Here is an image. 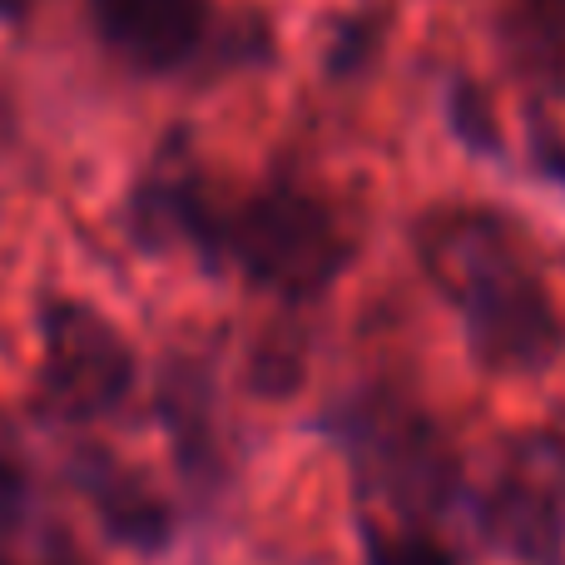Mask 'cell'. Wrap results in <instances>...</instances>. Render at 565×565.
<instances>
[{
	"label": "cell",
	"mask_w": 565,
	"mask_h": 565,
	"mask_svg": "<svg viewBox=\"0 0 565 565\" xmlns=\"http://www.w3.org/2000/svg\"><path fill=\"white\" fill-rule=\"evenodd\" d=\"M139 362L125 332L79 298L40 308V397L65 422H99L125 407Z\"/></svg>",
	"instance_id": "4"
},
{
	"label": "cell",
	"mask_w": 565,
	"mask_h": 565,
	"mask_svg": "<svg viewBox=\"0 0 565 565\" xmlns=\"http://www.w3.org/2000/svg\"><path fill=\"white\" fill-rule=\"evenodd\" d=\"M164 427L179 447V461L194 481L214 477V431H209V377L199 367H174L164 377Z\"/></svg>",
	"instance_id": "9"
},
{
	"label": "cell",
	"mask_w": 565,
	"mask_h": 565,
	"mask_svg": "<svg viewBox=\"0 0 565 565\" xmlns=\"http://www.w3.org/2000/svg\"><path fill=\"white\" fill-rule=\"evenodd\" d=\"M75 487L85 491V501L95 507V516L105 521V531L129 551H159L169 546V531H174V516L159 501V491L139 477L135 467L115 457H89L75 461Z\"/></svg>",
	"instance_id": "7"
},
{
	"label": "cell",
	"mask_w": 565,
	"mask_h": 565,
	"mask_svg": "<svg viewBox=\"0 0 565 565\" xmlns=\"http://www.w3.org/2000/svg\"><path fill=\"white\" fill-rule=\"evenodd\" d=\"M0 10H6V15H15V10H25V0H0Z\"/></svg>",
	"instance_id": "12"
},
{
	"label": "cell",
	"mask_w": 565,
	"mask_h": 565,
	"mask_svg": "<svg viewBox=\"0 0 565 565\" xmlns=\"http://www.w3.org/2000/svg\"><path fill=\"white\" fill-rule=\"evenodd\" d=\"M362 556L367 565H457L427 526H407V521L402 526L362 521Z\"/></svg>",
	"instance_id": "10"
},
{
	"label": "cell",
	"mask_w": 565,
	"mask_h": 565,
	"mask_svg": "<svg viewBox=\"0 0 565 565\" xmlns=\"http://www.w3.org/2000/svg\"><path fill=\"white\" fill-rule=\"evenodd\" d=\"M342 447L362 491L377 497L407 526H427L457 501L461 471L451 441L427 412L397 397H367L342 412Z\"/></svg>",
	"instance_id": "2"
},
{
	"label": "cell",
	"mask_w": 565,
	"mask_h": 565,
	"mask_svg": "<svg viewBox=\"0 0 565 565\" xmlns=\"http://www.w3.org/2000/svg\"><path fill=\"white\" fill-rule=\"evenodd\" d=\"M481 536L521 565L565 561V431H531L481 497Z\"/></svg>",
	"instance_id": "5"
},
{
	"label": "cell",
	"mask_w": 565,
	"mask_h": 565,
	"mask_svg": "<svg viewBox=\"0 0 565 565\" xmlns=\"http://www.w3.org/2000/svg\"><path fill=\"white\" fill-rule=\"evenodd\" d=\"M218 224H224V214L209 209L199 174L189 164H174V159H159L135 194V228L154 248L194 244L204 254H218Z\"/></svg>",
	"instance_id": "8"
},
{
	"label": "cell",
	"mask_w": 565,
	"mask_h": 565,
	"mask_svg": "<svg viewBox=\"0 0 565 565\" xmlns=\"http://www.w3.org/2000/svg\"><path fill=\"white\" fill-rule=\"evenodd\" d=\"M0 565H15V561H10V556H0ZM35 565H50V561H35Z\"/></svg>",
	"instance_id": "13"
},
{
	"label": "cell",
	"mask_w": 565,
	"mask_h": 565,
	"mask_svg": "<svg viewBox=\"0 0 565 565\" xmlns=\"http://www.w3.org/2000/svg\"><path fill=\"white\" fill-rule=\"evenodd\" d=\"M109 50L139 70H174L199 50L209 0H89Z\"/></svg>",
	"instance_id": "6"
},
{
	"label": "cell",
	"mask_w": 565,
	"mask_h": 565,
	"mask_svg": "<svg viewBox=\"0 0 565 565\" xmlns=\"http://www.w3.org/2000/svg\"><path fill=\"white\" fill-rule=\"evenodd\" d=\"M417 254L487 372H541L561 358L556 302L497 214L441 209L417 228Z\"/></svg>",
	"instance_id": "1"
},
{
	"label": "cell",
	"mask_w": 565,
	"mask_h": 565,
	"mask_svg": "<svg viewBox=\"0 0 565 565\" xmlns=\"http://www.w3.org/2000/svg\"><path fill=\"white\" fill-rule=\"evenodd\" d=\"M30 511H35V487H30L25 467L0 457V556H10V546L25 536Z\"/></svg>",
	"instance_id": "11"
},
{
	"label": "cell",
	"mask_w": 565,
	"mask_h": 565,
	"mask_svg": "<svg viewBox=\"0 0 565 565\" xmlns=\"http://www.w3.org/2000/svg\"><path fill=\"white\" fill-rule=\"evenodd\" d=\"M218 254L234 258L258 288L282 298H312L342 274L352 244L322 199L278 184L224 214Z\"/></svg>",
	"instance_id": "3"
}]
</instances>
